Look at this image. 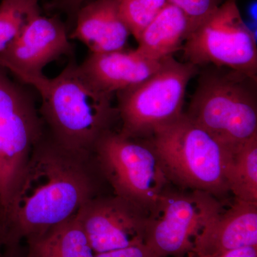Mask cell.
<instances>
[{"label":"cell","mask_w":257,"mask_h":257,"mask_svg":"<svg viewBox=\"0 0 257 257\" xmlns=\"http://www.w3.org/2000/svg\"><path fill=\"white\" fill-rule=\"evenodd\" d=\"M99 174L92 155L66 150L45 132L0 219V251L18 247L23 239L76 215L98 196Z\"/></svg>","instance_id":"cell-1"},{"label":"cell","mask_w":257,"mask_h":257,"mask_svg":"<svg viewBox=\"0 0 257 257\" xmlns=\"http://www.w3.org/2000/svg\"><path fill=\"white\" fill-rule=\"evenodd\" d=\"M30 86L41 98L39 111L47 134L69 151L92 155L119 119L114 94L93 85L74 60L54 78L45 75Z\"/></svg>","instance_id":"cell-2"},{"label":"cell","mask_w":257,"mask_h":257,"mask_svg":"<svg viewBox=\"0 0 257 257\" xmlns=\"http://www.w3.org/2000/svg\"><path fill=\"white\" fill-rule=\"evenodd\" d=\"M202 68L184 114L234 152L257 135V77L226 67Z\"/></svg>","instance_id":"cell-3"},{"label":"cell","mask_w":257,"mask_h":257,"mask_svg":"<svg viewBox=\"0 0 257 257\" xmlns=\"http://www.w3.org/2000/svg\"><path fill=\"white\" fill-rule=\"evenodd\" d=\"M169 181L214 197L229 192L233 152L184 113L150 138Z\"/></svg>","instance_id":"cell-4"},{"label":"cell","mask_w":257,"mask_h":257,"mask_svg":"<svg viewBox=\"0 0 257 257\" xmlns=\"http://www.w3.org/2000/svg\"><path fill=\"white\" fill-rule=\"evenodd\" d=\"M92 155L115 195L150 215L155 212L169 180L150 141L126 138L111 130L98 140Z\"/></svg>","instance_id":"cell-5"},{"label":"cell","mask_w":257,"mask_h":257,"mask_svg":"<svg viewBox=\"0 0 257 257\" xmlns=\"http://www.w3.org/2000/svg\"><path fill=\"white\" fill-rule=\"evenodd\" d=\"M199 72L190 62L167 57L161 68L146 80L116 93L119 133L126 138H151L160 126L183 114L189 81Z\"/></svg>","instance_id":"cell-6"},{"label":"cell","mask_w":257,"mask_h":257,"mask_svg":"<svg viewBox=\"0 0 257 257\" xmlns=\"http://www.w3.org/2000/svg\"><path fill=\"white\" fill-rule=\"evenodd\" d=\"M45 133L31 94L0 66V219L9 207L34 147Z\"/></svg>","instance_id":"cell-7"},{"label":"cell","mask_w":257,"mask_h":257,"mask_svg":"<svg viewBox=\"0 0 257 257\" xmlns=\"http://www.w3.org/2000/svg\"><path fill=\"white\" fill-rule=\"evenodd\" d=\"M184 42L187 62L197 67H226L257 77L256 40L241 18L236 0H225Z\"/></svg>","instance_id":"cell-8"},{"label":"cell","mask_w":257,"mask_h":257,"mask_svg":"<svg viewBox=\"0 0 257 257\" xmlns=\"http://www.w3.org/2000/svg\"><path fill=\"white\" fill-rule=\"evenodd\" d=\"M222 209L215 197L200 191H166L150 215L146 244L158 257L190 252L194 239Z\"/></svg>","instance_id":"cell-9"},{"label":"cell","mask_w":257,"mask_h":257,"mask_svg":"<svg viewBox=\"0 0 257 257\" xmlns=\"http://www.w3.org/2000/svg\"><path fill=\"white\" fill-rule=\"evenodd\" d=\"M76 216L96 253L145 244L151 219L146 211L115 194L92 198Z\"/></svg>","instance_id":"cell-10"},{"label":"cell","mask_w":257,"mask_h":257,"mask_svg":"<svg viewBox=\"0 0 257 257\" xmlns=\"http://www.w3.org/2000/svg\"><path fill=\"white\" fill-rule=\"evenodd\" d=\"M73 47L65 25L56 17L41 13L27 24L16 39L0 52V66L22 83L31 85L45 76L48 64L72 56Z\"/></svg>","instance_id":"cell-11"},{"label":"cell","mask_w":257,"mask_h":257,"mask_svg":"<svg viewBox=\"0 0 257 257\" xmlns=\"http://www.w3.org/2000/svg\"><path fill=\"white\" fill-rule=\"evenodd\" d=\"M246 246H257V203L236 199L204 226L190 252L196 257H215Z\"/></svg>","instance_id":"cell-12"},{"label":"cell","mask_w":257,"mask_h":257,"mask_svg":"<svg viewBox=\"0 0 257 257\" xmlns=\"http://www.w3.org/2000/svg\"><path fill=\"white\" fill-rule=\"evenodd\" d=\"M165 59L150 60L135 50H124L90 53L79 65L82 73L93 85L114 95L151 77L161 68Z\"/></svg>","instance_id":"cell-13"},{"label":"cell","mask_w":257,"mask_h":257,"mask_svg":"<svg viewBox=\"0 0 257 257\" xmlns=\"http://www.w3.org/2000/svg\"><path fill=\"white\" fill-rule=\"evenodd\" d=\"M69 35L90 53L99 54L126 50L131 32L116 0H88L76 13L75 27Z\"/></svg>","instance_id":"cell-14"},{"label":"cell","mask_w":257,"mask_h":257,"mask_svg":"<svg viewBox=\"0 0 257 257\" xmlns=\"http://www.w3.org/2000/svg\"><path fill=\"white\" fill-rule=\"evenodd\" d=\"M189 33L188 18L175 5L167 4L142 32L135 50L152 60H162L179 50Z\"/></svg>","instance_id":"cell-15"},{"label":"cell","mask_w":257,"mask_h":257,"mask_svg":"<svg viewBox=\"0 0 257 257\" xmlns=\"http://www.w3.org/2000/svg\"><path fill=\"white\" fill-rule=\"evenodd\" d=\"M25 257H95L85 231L74 215L26 239Z\"/></svg>","instance_id":"cell-16"},{"label":"cell","mask_w":257,"mask_h":257,"mask_svg":"<svg viewBox=\"0 0 257 257\" xmlns=\"http://www.w3.org/2000/svg\"><path fill=\"white\" fill-rule=\"evenodd\" d=\"M228 184L236 199L257 203V135L233 152Z\"/></svg>","instance_id":"cell-17"},{"label":"cell","mask_w":257,"mask_h":257,"mask_svg":"<svg viewBox=\"0 0 257 257\" xmlns=\"http://www.w3.org/2000/svg\"><path fill=\"white\" fill-rule=\"evenodd\" d=\"M40 13L37 0H2L0 52L14 41L32 18Z\"/></svg>","instance_id":"cell-18"},{"label":"cell","mask_w":257,"mask_h":257,"mask_svg":"<svg viewBox=\"0 0 257 257\" xmlns=\"http://www.w3.org/2000/svg\"><path fill=\"white\" fill-rule=\"evenodd\" d=\"M116 2L121 18L137 41L150 22L169 4L167 0H116Z\"/></svg>","instance_id":"cell-19"},{"label":"cell","mask_w":257,"mask_h":257,"mask_svg":"<svg viewBox=\"0 0 257 257\" xmlns=\"http://www.w3.org/2000/svg\"><path fill=\"white\" fill-rule=\"evenodd\" d=\"M184 12L189 23V33L197 28L225 0H167Z\"/></svg>","instance_id":"cell-20"},{"label":"cell","mask_w":257,"mask_h":257,"mask_svg":"<svg viewBox=\"0 0 257 257\" xmlns=\"http://www.w3.org/2000/svg\"><path fill=\"white\" fill-rule=\"evenodd\" d=\"M95 257H158L147 244L96 253Z\"/></svg>","instance_id":"cell-21"},{"label":"cell","mask_w":257,"mask_h":257,"mask_svg":"<svg viewBox=\"0 0 257 257\" xmlns=\"http://www.w3.org/2000/svg\"><path fill=\"white\" fill-rule=\"evenodd\" d=\"M215 257H257V246L236 248Z\"/></svg>","instance_id":"cell-22"},{"label":"cell","mask_w":257,"mask_h":257,"mask_svg":"<svg viewBox=\"0 0 257 257\" xmlns=\"http://www.w3.org/2000/svg\"><path fill=\"white\" fill-rule=\"evenodd\" d=\"M88 0H60L58 6L69 15H75L77 10Z\"/></svg>","instance_id":"cell-23"},{"label":"cell","mask_w":257,"mask_h":257,"mask_svg":"<svg viewBox=\"0 0 257 257\" xmlns=\"http://www.w3.org/2000/svg\"><path fill=\"white\" fill-rule=\"evenodd\" d=\"M4 252L0 253V257H23L20 251V246L16 248H4Z\"/></svg>","instance_id":"cell-24"}]
</instances>
